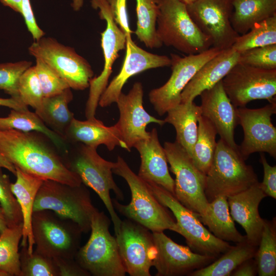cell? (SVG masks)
I'll return each mask as SVG.
<instances>
[{
  "mask_svg": "<svg viewBox=\"0 0 276 276\" xmlns=\"http://www.w3.org/2000/svg\"><path fill=\"white\" fill-rule=\"evenodd\" d=\"M0 276H10L9 274L4 270L0 269Z\"/></svg>",
  "mask_w": 276,
  "mask_h": 276,
  "instance_id": "obj_54",
  "label": "cell"
},
{
  "mask_svg": "<svg viewBox=\"0 0 276 276\" xmlns=\"http://www.w3.org/2000/svg\"><path fill=\"white\" fill-rule=\"evenodd\" d=\"M30 54L48 65L75 90L89 87L94 73L89 63L75 50L51 37H42L29 48Z\"/></svg>",
  "mask_w": 276,
  "mask_h": 276,
  "instance_id": "obj_11",
  "label": "cell"
},
{
  "mask_svg": "<svg viewBox=\"0 0 276 276\" xmlns=\"http://www.w3.org/2000/svg\"><path fill=\"white\" fill-rule=\"evenodd\" d=\"M22 236V224L8 227L0 234V269L10 276H20L19 243Z\"/></svg>",
  "mask_w": 276,
  "mask_h": 276,
  "instance_id": "obj_36",
  "label": "cell"
},
{
  "mask_svg": "<svg viewBox=\"0 0 276 276\" xmlns=\"http://www.w3.org/2000/svg\"><path fill=\"white\" fill-rule=\"evenodd\" d=\"M244 137L239 150L246 160L252 153L266 152L276 158V128L271 117L276 113V102L269 103L259 108L245 107L236 109Z\"/></svg>",
  "mask_w": 276,
  "mask_h": 276,
  "instance_id": "obj_17",
  "label": "cell"
},
{
  "mask_svg": "<svg viewBox=\"0 0 276 276\" xmlns=\"http://www.w3.org/2000/svg\"><path fill=\"white\" fill-rule=\"evenodd\" d=\"M134 147L141 157L138 176L146 182L155 183L174 196V179L171 177L165 149L155 128L148 138L136 143Z\"/></svg>",
  "mask_w": 276,
  "mask_h": 276,
  "instance_id": "obj_23",
  "label": "cell"
},
{
  "mask_svg": "<svg viewBox=\"0 0 276 276\" xmlns=\"http://www.w3.org/2000/svg\"><path fill=\"white\" fill-rule=\"evenodd\" d=\"M34 66L43 97L58 95L66 89L70 88L67 84L42 60L36 59V64Z\"/></svg>",
  "mask_w": 276,
  "mask_h": 276,
  "instance_id": "obj_43",
  "label": "cell"
},
{
  "mask_svg": "<svg viewBox=\"0 0 276 276\" xmlns=\"http://www.w3.org/2000/svg\"><path fill=\"white\" fill-rule=\"evenodd\" d=\"M199 218L209 231L220 240L236 243L247 240L246 236L241 235L235 227L226 197L219 196L209 202L205 215Z\"/></svg>",
  "mask_w": 276,
  "mask_h": 276,
  "instance_id": "obj_28",
  "label": "cell"
},
{
  "mask_svg": "<svg viewBox=\"0 0 276 276\" xmlns=\"http://www.w3.org/2000/svg\"><path fill=\"white\" fill-rule=\"evenodd\" d=\"M257 249L258 246L247 240L237 243L213 262L194 271L189 276H230L241 263L255 258Z\"/></svg>",
  "mask_w": 276,
  "mask_h": 276,
  "instance_id": "obj_32",
  "label": "cell"
},
{
  "mask_svg": "<svg viewBox=\"0 0 276 276\" xmlns=\"http://www.w3.org/2000/svg\"><path fill=\"white\" fill-rule=\"evenodd\" d=\"M198 125L197 137L191 158L196 168L206 175L214 156L218 133L213 124L202 115L198 118Z\"/></svg>",
  "mask_w": 276,
  "mask_h": 276,
  "instance_id": "obj_33",
  "label": "cell"
},
{
  "mask_svg": "<svg viewBox=\"0 0 276 276\" xmlns=\"http://www.w3.org/2000/svg\"><path fill=\"white\" fill-rule=\"evenodd\" d=\"M257 274V264L255 258H252L241 263L230 276H255Z\"/></svg>",
  "mask_w": 276,
  "mask_h": 276,
  "instance_id": "obj_47",
  "label": "cell"
},
{
  "mask_svg": "<svg viewBox=\"0 0 276 276\" xmlns=\"http://www.w3.org/2000/svg\"><path fill=\"white\" fill-rule=\"evenodd\" d=\"M8 227L4 212L0 204V234Z\"/></svg>",
  "mask_w": 276,
  "mask_h": 276,
  "instance_id": "obj_51",
  "label": "cell"
},
{
  "mask_svg": "<svg viewBox=\"0 0 276 276\" xmlns=\"http://www.w3.org/2000/svg\"><path fill=\"white\" fill-rule=\"evenodd\" d=\"M136 29L134 33L137 39L150 49L159 48L163 44L156 33L158 7L155 0H136Z\"/></svg>",
  "mask_w": 276,
  "mask_h": 276,
  "instance_id": "obj_34",
  "label": "cell"
},
{
  "mask_svg": "<svg viewBox=\"0 0 276 276\" xmlns=\"http://www.w3.org/2000/svg\"><path fill=\"white\" fill-rule=\"evenodd\" d=\"M56 149L40 132L0 130V153L15 167L44 180L80 185L79 176L67 167L63 156Z\"/></svg>",
  "mask_w": 276,
  "mask_h": 276,
  "instance_id": "obj_1",
  "label": "cell"
},
{
  "mask_svg": "<svg viewBox=\"0 0 276 276\" xmlns=\"http://www.w3.org/2000/svg\"><path fill=\"white\" fill-rule=\"evenodd\" d=\"M164 120L165 123L173 126L176 133V142L191 157L198 134V120L201 115L200 106L193 102L182 103L167 111Z\"/></svg>",
  "mask_w": 276,
  "mask_h": 276,
  "instance_id": "obj_27",
  "label": "cell"
},
{
  "mask_svg": "<svg viewBox=\"0 0 276 276\" xmlns=\"http://www.w3.org/2000/svg\"><path fill=\"white\" fill-rule=\"evenodd\" d=\"M8 129L42 133L62 152L63 156L69 150L66 141L49 128L35 112L29 110H18L11 109L7 117L0 118V130Z\"/></svg>",
  "mask_w": 276,
  "mask_h": 276,
  "instance_id": "obj_31",
  "label": "cell"
},
{
  "mask_svg": "<svg viewBox=\"0 0 276 276\" xmlns=\"http://www.w3.org/2000/svg\"><path fill=\"white\" fill-rule=\"evenodd\" d=\"M164 148L170 169L175 176L174 196L199 217H203L209 204L204 193L206 175L196 168L187 152L176 141L166 142Z\"/></svg>",
  "mask_w": 276,
  "mask_h": 276,
  "instance_id": "obj_10",
  "label": "cell"
},
{
  "mask_svg": "<svg viewBox=\"0 0 276 276\" xmlns=\"http://www.w3.org/2000/svg\"><path fill=\"white\" fill-rule=\"evenodd\" d=\"M64 139L67 143H79L97 148L100 145H104L109 151L113 150L117 146L127 150L116 124L105 126L95 117L86 121L74 118Z\"/></svg>",
  "mask_w": 276,
  "mask_h": 276,
  "instance_id": "obj_25",
  "label": "cell"
},
{
  "mask_svg": "<svg viewBox=\"0 0 276 276\" xmlns=\"http://www.w3.org/2000/svg\"><path fill=\"white\" fill-rule=\"evenodd\" d=\"M231 22L243 35L256 24L276 15V0H234Z\"/></svg>",
  "mask_w": 276,
  "mask_h": 276,
  "instance_id": "obj_29",
  "label": "cell"
},
{
  "mask_svg": "<svg viewBox=\"0 0 276 276\" xmlns=\"http://www.w3.org/2000/svg\"><path fill=\"white\" fill-rule=\"evenodd\" d=\"M91 7L98 9L101 19L106 27L101 35V47L104 56V66L101 74L89 82V91L86 104L87 119L95 118L100 98L107 87L112 71V66L119 56L120 51L125 49L126 35L114 21L106 0H91Z\"/></svg>",
  "mask_w": 276,
  "mask_h": 276,
  "instance_id": "obj_14",
  "label": "cell"
},
{
  "mask_svg": "<svg viewBox=\"0 0 276 276\" xmlns=\"http://www.w3.org/2000/svg\"><path fill=\"white\" fill-rule=\"evenodd\" d=\"M0 1L4 6L9 7L15 12L21 14L22 0H0Z\"/></svg>",
  "mask_w": 276,
  "mask_h": 276,
  "instance_id": "obj_49",
  "label": "cell"
},
{
  "mask_svg": "<svg viewBox=\"0 0 276 276\" xmlns=\"http://www.w3.org/2000/svg\"><path fill=\"white\" fill-rule=\"evenodd\" d=\"M116 238L126 273L130 276H150L156 255L152 232L126 218L122 220Z\"/></svg>",
  "mask_w": 276,
  "mask_h": 276,
  "instance_id": "obj_15",
  "label": "cell"
},
{
  "mask_svg": "<svg viewBox=\"0 0 276 276\" xmlns=\"http://www.w3.org/2000/svg\"><path fill=\"white\" fill-rule=\"evenodd\" d=\"M222 50L211 47L196 54L181 57L171 54V75L162 86L149 93L150 102L157 114L162 116L181 101V94L200 68Z\"/></svg>",
  "mask_w": 276,
  "mask_h": 276,
  "instance_id": "obj_13",
  "label": "cell"
},
{
  "mask_svg": "<svg viewBox=\"0 0 276 276\" xmlns=\"http://www.w3.org/2000/svg\"><path fill=\"white\" fill-rule=\"evenodd\" d=\"M0 106L7 107L11 109L18 110H28V106L20 100L12 97L10 98H0Z\"/></svg>",
  "mask_w": 276,
  "mask_h": 276,
  "instance_id": "obj_48",
  "label": "cell"
},
{
  "mask_svg": "<svg viewBox=\"0 0 276 276\" xmlns=\"http://www.w3.org/2000/svg\"><path fill=\"white\" fill-rule=\"evenodd\" d=\"M82 183L72 186L53 180H44L37 193L33 212L50 210L76 222L83 233L90 231L91 220L97 210L89 191Z\"/></svg>",
  "mask_w": 276,
  "mask_h": 276,
  "instance_id": "obj_8",
  "label": "cell"
},
{
  "mask_svg": "<svg viewBox=\"0 0 276 276\" xmlns=\"http://www.w3.org/2000/svg\"><path fill=\"white\" fill-rule=\"evenodd\" d=\"M0 168L7 169L12 174L15 175L16 168L15 166L9 162L3 155L0 153Z\"/></svg>",
  "mask_w": 276,
  "mask_h": 276,
  "instance_id": "obj_50",
  "label": "cell"
},
{
  "mask_svg": "<svg viewBox=\"0 0 276 276\" xmlns=\"http://www.w3.org/2000/svg\"><path fill=\"white\" fill-rule=\"evenodd\" d=\"M158 7L156 33L163 44L187 55L212 47L210 39L190 17L187 5L180 0H155Z\"/></svg>",
  "mask_w": 276,
  "mask_h": 276,
  "instance_id": "obj_5",
  "label": "cell"
},
{
  "mask_svg": "<svg viewBox=\"0 0 276 276\" xmlns=\"http://www.w3.org/2000/svg\"><path fill=\"white\" fill-rule=\"evenodd\" d=\"M267 196L261 189L260 182L248 189L227 198L230 214L246 233L247 241L258 246L264 219L259 212L261 201Z\"/></svg>",
  "mask_w": 276,
  "mask_h": 276,
  "instance_id": "obj_22",
  "label": "cell"
},
{
  "mask_svg": "<svg viewBox=\"0 0 276 276\" xmlns=\"http://www.w3.org/2000/svg\"><path fill=\"white\" fill-rule=\"evenodd\" d=\"M259 276L276 275V221L264 219L263 228L255 256Z\"/></svg>",
  "mask_w": 276,
  "mask_h": 276,
  "instance_id": "obj_35",
  "label": "cell"
},
{
  "mask_svg": "<svg viewBox=\"0 0 276 276\" xmlns=\"http://www.w3.org/2000/svg\"><path fill=\"white\" fill-rule=\"evenodd\" d=\"M260 163L264 169V177L260 182L261 189L267 195L276 199V166H271L267 162L263 154L260 155Z\"/></svg>",
  "mask_w": 276,
  "mask_h": 276,
  "instance_id": "obj_45",
  "label": "cell"
},
{
  "mask_svg": "<svg viewBox=\"0 0 276 276\" xmlns=\"http://www.w3.org/2000/svg\"><path fill=\"white\" fill-rule=\"evenodd\" d=\"M152 234L156 249L153 266L156 270V276L189 275L216 259L196 253L188 246L177 244L164 232Z\"/></svg>",
  "mask_w": 276,
  "mask_h": 276,
  "instance_id": "obj_18",
  "label": "cell"
},
{
  "mask_svg": "<svg viewBox=\"0 0 276 276\" xmlns=\"http://www.w3.org/2000/svg\"><path fill=\"white\" fill-rule=\"evenodd\" d=\"M76 150L68 151L63 156L65 164L79 176L84 185L98 194L110 215L116 235L122 220L113 205L110 191H113L118 200H123L124 196L113 178L112 169L115 163L103 158L95 147L80 143Z\"/></svg>",
  "mask_w": 276,
  "mask_h": 276,
  "instance_id": "obj_3",
  "label": "cell"
},
{
  "mask_svg": "<svg viewBox=\"0 0 276 276\" xmlns=\"http://www.w3.org/2000/svg\"><path fill=\"white\" fill-rule=\"evenodd\" d=\"M58 276H89L90 274L83 269L75 258L53 259Z\"/></svg>",
  "mask_w": 276,
  "mask_h": 276,
  "instance_id": "obj_46",
  "label": "cell"
},
{
  "mask_svg": "<svg viewBox=\"0 0 276 276\" xmlns=\"http://www.w3.org/2000/svg\"><path fill=\"white\" fill-rule=\"evenodd\" d=\"M84 0H73L72 6L74 10L77 11L80 10L83 4Z\"/></svg>",
  "mask_w": 276,
  "mask_h": 276,
  "instance_id": "obj_52",
  "label": "cell"
},
{
  "mask_svg": "<svg viewBox=\"0 0 276 276\" xmlns=\"http://www.w3.org/2000/svg\"><path fill=\"white\" fill-rule=\"evenodd\" d=\"M16 168V181L11 183V189L20 205L22 217V236L21 246H27L28 252H33L34 245L32 217L35 199L43 178Z\"/></svg>",
  "mask_w": 276,
  "mask_h": 276,
  "instance_id": "obj_26",
  "label": "cell"
},
{
  "mask_svg": "<svg viewBox=\"0 0 276 276\" xmlns=\"http://www.w3.org/2000/svg\"><path fill=\"white\" fill-rule=\"evenodd\" d=\"M110 223L109 217L97 209L91 220L89 238L75 257L90 275L124 276L126 273L116 238L109 230Z\"/></svg>",
  "mask_w": 276,
  "mask_h": 276,
  "instance_id": "obj_6",
  "label": "cell"
},
{
  "mask_svg": "<svg viewBox=\"0 0 276 276\" xmlns=\"http://www.w3.org/2000/svg\"><path fill=\"white\" fill-rule=\"evenodd\" d=\"M0 204L2 207L8 227L22 224L23 217L20 205L11 189L8 175L0 168Z\"/></svg>",
  "mask_w": 276,
  "mask_h": 276,
  "instance_id": "obj_40",
  "label": "cell"
},
{
  "mask_svg": "<svg viewBox=\"0 0 276 276\" xmlns=\"http://www.w3.org/2000/svg\"><path fill=\"white\" fill-rule=\"evenodd\" d=\"M222 82L225 92L236 108L245 107L255 100L276 102V70H264L237 63Z\"/></svg>",
  "mask_w": 276,
  "mask_h": 276,
  "instance_id": "obj_12",
  "label": "cell"
},
{
  "mask_svg": "<svg viewBox=\"0 0 276 276\" xmlns=\"http://www.w3.org/2000/svg\"><path fill=\"white\" fill-rule=\"evenodd\" d=\"M181 2L185 4L186 5H189L194 2L196 0H180Z\"/></svg>",
  "mask_w": 276,
  "mask_h": 276,
  "instance_id": "obj_53",
  "label": "cell"
},
{
  "mask_svg": "<svg viewBox=\"0 0 276 276\" xmlns=\"http://www.w3.org/2000/svg\"><path fill=\"white\" fill-rule=\"evenodd\" d=\"M112 172L127 182L131 195L130 203L122 204L112 200L113 205L126 218L145 226L152 232L169 229L180 235V229L172 217L167 208L153 195L146 181L136 174L121 156L118 157Z\"/></svg>",
  "mask_w": 276,
  "mask_h": 276,
  "instance_id": "obj_2",
  "label": "cell"
},
{
  "mask_svg": "<svg viewBox=\"0 0 276 276\" xmlns=\"http://www.w3.org/2000/svg\"><path fill=\"white\" fill-rule=\"evenodd\" d=\"M32 64V62L26 60L1 63L0 89L4 90L11 97L20 100L17 89L18 81L21 75Z\"/></svg>",
  "mask_w": 276,
  "mask_h": 276,
  "instance_id": "obj_41",
  "label": "cell"
},
{
  "mask_svg": "<svg viewBox=\"0 0 276 276\" xmlns=\"http://www.w3.org/2000/svg\"><path fill=\"white\" fill-rule=\"evenodd\" d=\"M32 229L35 250L52 259L75 258L80 247L78 224L52 210L34 211Z\"/></svg>",
  "mask_w": 276,
  "mask_h": 276,
  "instance_id": "obj_7",
  "label": "cell"
},
{
  "mask_svg": "<svg viewBox=\"0 0 276 276\" xmlns=\"http://www.w3.org/2000/svg\"><path fill=\"white\" fill-rule=\"evenodd\" d=\"M234 0H196L187 5L188 12L200 30L221 50L230 48L240 35L233 29L231 18Z\"/></svg>",
  "mask_w": 276,
  "mask_h": 276,
  "instance_id": "obj_16",
  "label": "cell"
},
{
  "mask_svg": "<svg viewBox=\"0 0 276 276\" xmlns=\"http://www.w3.org/2000/svg\"><path fill=\"white\" fill-rule=\"evenodd\" d=\"M21 247L20 276H58L53 259L35 250L29 254L27 246Z\"/></svg>",
  "mask_w": 276,
  "mask_h": 276,
  "instance_id": "obj_38",
  "label": "cell"
},
{
  "mask_svg": "<svg viewBox=\"0 0 276 276\" xmlns=\"http://www.w3.org/2000/svg\"><path fill=\"white\" fill-rule=\"evenodd\" d=\"M17 89L19 98L25 105L31 106L35 112L40 109L43 96L34 66L29 67L21 75Z\"/></svg>",
  "mask_w": 276,
  "mask_h": 276,
  "instance_id": "obj_39",
  "label": "cell"
},
{
  "mask_svg": "<svg viewBox=\"0 0 276 276\" xmlns=\"http://www.w3.org/2000/svg\"><path fill=\"white\" fill-rule=\"evenodd\" d=\"M71 89L68 88L55 96L43 97L40 109L35 112L49 128L63 139L74 118L68 108V104L73 98Z\"/></svg>",
  "mask_w": 276,
  "mask_h": 276,
  "instance_id": "obj_30",
  "label": "cell"
},
{
  "mask_svg": "<svg viewBox=\"0 0 276 276\" xmlns=\"http://www.w3.org/2000/svg\"><path fill=\"white\" fill-rule=\"evenodd\" d=\"M276 44V15L254 26L247 33L239 35L232 48L241 53L257 47Z\"/></svg>",
  "mask_w": 276,
  "mask_h": 276,
  "instance_id": "obj_37",
  "label": "cell"
},
{
  "mask_svg": "<svg viewBox=\"0 0 276 276\" xmlns=\"http://www.w3.org/2000/svg\"><path fill=\"white\" fill-rule=\"evenodd\" d=\"M146 182L159 202L172 212L180 235L193 251L217 259L231 247L228 242L213 235L204 227L199 215L181 204L172 193L155 183Z\"/></svg>",
  "mask_w": 276,
  "mask_h": 276,
  "instance_id": "obj_9",
  "label": "cell"
},
{
  "mask_svg": "<svg viewBox=\"0 0 276 276\" xmlns=\"http://www.w3.org/2000/svg\"><path fill=\"white\" fill-rule=\"evenodd\" d=\"M126 53L119 74L116 75L101 95L99 105L105 107L116 103L125 84L131 77L146 70L169 66L170 58L153 54L138 46L131 37H126Z\"/></svg>",
  "mask_w": 276,
  "mask_h": 276,
  "instance_id": "obj_20",
  "label": "cell"
},
{
  "mask_svg": "<svg viewBox=\"0 0 276 276\" xmlns=\"http://www.w3.org/2000/svg\"><path fill=\"white\" fill-rule=\"evenodd\" d=\"M240 53L232 47L222 50L204 63L196 72L183 90L182 103L193 102L204 90L222 80L238 62Z\"/></svg>",
  "mask_w": 276,
  "mask_h": 276,
  "instance_id": "obj_24",
  "label": "cell"
},
{
  "mask_svg": "<svg viewBox=\"0 0 276 276\" xmlns=\"http://www.w3.org/2000/svg\"><path fill=\"white\" fill-rule=\"evenodd\" d=\"M113 19L127 37H131L127 9V0H106Z\"/></svg>",
  "mask_w": 276,
  "mask_h": 276,
  "instance_id": "obj_44",
  "label": "cell"
},
{
  "mask_svg": "<svg viewBox=\"0 0 276 276\" xmlns=\"http://www.w3.org/2000/svg\"><path fill=\"white\" fill-rule=\"evenodd\" d=\"M259 182L254 168L245 163L239 149L220 139L206 174L204 193L209 202L219 196L230 197Z\"/></svg>",
  "mask_w": 276,
  "mask_h": 276,
  "instance_id": "obj_4",
  "label": "cell"
},
{
  "mask_svg": "<svg viewBox=\"0 0 276 276\" xmlns=\"http://www.w3.org/2000/svg\"><path fill=\"white\" fill-rule=\"evenodd\" d=\"M199 96L201 115L213 124L221 139L231 147L239 149L234 137L235 129L238 124L237 108L225 92L222 80Z\"/></svg>",
  "mask_w": 276,
  "mask_h": 276,
  "instance_id": "obj_21",
  "label": "cell"
},
{
  "mask_svg": "<svg viewBox=\"0 0 276 276\" xmlns=\"http://www.w3.org/2000/svg\"><path fill=\"white\" fill-rule=\"evenodd\" d=\"M143 95V85L136 82L128 94L122 93L116 102L120 117L116 124L128 151L136 143L149 137L150 132L146 130L149 124L156 123L161 126L165 124L164 120L151 116L145 110Z\"/></svg>",
  "mask_w": 276,
  "mask_h": 276,
  "instance_id": "obj_19",
  "label": "cell"
},
{
  "mask_svg": "<svg viewBox=\"0 0 276 276\" xmlns=\"http://www.w3.org/2000/svg\"><path fill=\"white\" fill-rule=\"evenodd\" d=\"M238 63L264 70H276V44L240 53Z\"/></svg>",
  "mask_w": 276,
  "mask_h": 276,
  "instance_id": "obj_42",
  "label": "cell"
}]
</instances>
